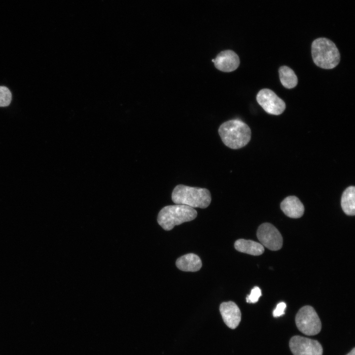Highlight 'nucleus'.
Returning a JSON list of instances; mask_svg holds the SVG:
<instances>
[{
	"label": "nucleus",
	"mask_w": 355,
	"mask_h": 355,
	"mask_svg": "<svg viewBox=\"0 0 355 355\" xmlns=\"http://www.w3.org/2000/svg\"><path fill=\"white\" fill-rule=\"evenodd\" d=\"M347 355H355V348H354L353 350Z\"/></svg>",
	"instance_id": "6ab92c4d"
},
{
	"label": "nucleus",
	"mask_w": 355,
	"mask_h": 355,
	"mask_svg": "<svg viewBox=\"0 0 355 355\" xmlns=\"http://www.w3.org/2000/svg\"><path fill=\"white\" fill-rule=\"evenodd\" d=\"M295 323L300 331L307 335H316L321 328L320 320L315 309L310 306H305L298 311Z\"/></svg>",
	"instance_id": "39448f33"
},
{
	"label": "nucleus",
	"mask_w": 355,
	"mask_h": 355,
	"mask_svg": "<svg viewBox=\"0 0 355 355\" xmlns=\"http://www.w3.org/2000/svg\"><path fill=\"white\" fill-rule=\"evenodd\" d=\"M235 249L241 252L252 255H260L264 251V248L260 243L245 239H239L234 244Z\"/></svg>",
	"instance_id": "ddd939ff"
},
{
	"label": "nucleus",
	"mask_w": 355,
	"mask_h": 355,
	"mask_svg": "<svg viewBox=\"0 0 355 355\" xmlns=\"http://www.w3.org/2000/svg\"><path fill=\"white\" fill-rule=\"evenodd\" d=\"M197 211L193 208L181 204L167 206L159 212L157 222L165 230H172L176 225L194 219Z\"/></svg>",
	"instance_id": "20e7f679"
},
{
	"label": "nucleus",
	"mask_w": 355,
	"mask_h": 355,
	"mask_svg": "<svg viewBox=\"0 0 355 355\" xmlns=\"http://www.w3.org/2000/svg\"><path fill=\"white\" fill-rule=\"evenodd\" d=\"M257 237L260 244L271 250H278L283 246V237L279 231L272 224L264 223L257 231Z\"/></svg>",
	"instance_id": "0eeeda50"
},
{
	"label": "nucleus",
	"mask_w": 355,
	"mask_h": 355,
	"mask_svg": "<svg viewBox=\"0 0 355 355\" xmlns=\"http://www.w3.org/2000/svg\"><path fill=\"white\" fill-rule=\"evenodd\" d=\"M341 205L343 212L348 215L355 214V187L350 186L343 192Z\"/></svg>",
	"instance_id": "4468645a"
},
{
	"label": "nucleus",
	"mask_w": 355,
	"mask_h": 355,
	"mask_svg": "<svg viewBox=\"0 0 355 355\" xmlns=\"http://www.w3.org/2000/svg\"><path fill=\"white\" fill-rule=\"evenodd\" d=\"M176 264L179 270L186 272L199 271L202 266L201 259L194 253L181 256L177 260Z\"/></svg>",
	"instance_id": "f8f14e48"
},
{
	"label": "nucleus",
	"mask_w": 355,
	"mask_h": 355,
	"mask_svg": "<svg viewBox=\"0 0 355 355\" xmlns=\"http://www.w3.org/2000/svg\"><path fill=\"white\" fill-rule=\"evenodd\" d=\"M261 295V289L258 287L255 286L251 289L250 294L247 295L246 301L248 303H255L258 301Z\"/></svg>",
	"instance_id": "f3484780"
},
{
	"label": "nucleus",
	"mask_w": 355,
	"mask_h": 355,
	"mask_svg": "<svg viewBox=\"0 0 355 355\" xmlns=\"http://www.w3.org/2000/svg\"><path fill=\"white\" fill-rule=\"evenodd\" d=\"M279 76L282 84L286 88L295 87L298 83V79L294 71L289 67L283 66L279 69Z\"/></svg>",
	"instance_id": "2eb2a0df"
},
{
	"label": "nucleus",
	"mask_w": 355,
	"mask_h": 355,
	"mask_svg": "<svg viewBox=\"0 0 355 355\" xmlns=\"http://www.w3.org/2000/svg\"><path fill=\"white\" fill-rule=\"evenodd\" d=\"M281 209L288 217L298 218L304 212V207L300 200L295 196L286 197L281 203Z\"/></svg>",
	"instance_id": "9b49d317"
},
{
	"label": "nucleus",
	"mask_w": 355,
	"mask_h": 355,
	"mask_svg": "<svg viewBox=\"0 0 355 355\" xmlns=\"http://www.w3.org/2000/svg\"><path fill=\"white\" fill-rule=\"evenodd\" d=\"M219 310L224 323L228 327L235 329L239 325L241 320V313L234 302L222 303Z\"/></svg>",
	"instance_id": "9d476101"
},
{
	"label": "nucleus",
	"mask_w": 355,
	"mask_h": 355,
	"mask_svg": "<svg viewBox=\"0 0 355 355\" xmlns=\"http://www.w3.org/2000/svg\"><path fill=\"white\" fill-rule=\"evenodd\" d=\"M286 305L284 302L279 303L273 311V315L274 317H280L284 314V310Z\"/></svg>",
	"instance_id": "a211bd4d"
},
{
	"label": "nucleus",
	"mask_w": 355,
	"mask_h": 355,
	"mask_svg": "<svg viewBox=\"0 0 355 355\" xmlns=\"http://www.w3.org/2000/svg\"><path fill=\"white\" fill-rule=\"evenodd\" d=\"M12 95L9 89L3 86H0V107L8 106L11 103Z\"/></svg>",
	"instance_id": "dca6fc26"
},
{
	"label": "nucleus",
	"mask_w": 355,
	"mask_h": 355,
	"mask_svg": "<svg viewBox=\"0 0 355 355\" xmlns=\"http://www.w3.org/2000/svg\"><path fill=\"white\" fill-rule=\"evenodd\" d=\"M218 133L224 144L234 149L246 145L250 140L251 134L248 126L238 119L223 123L218 129Z\"/></svg>",
	"instance_id": "f257e3e1"
},
{
	"label": "nucleus",
	"mask_w": 355,
	"mask_h": 355,
	"mask_svg": "<svg viewBox=\"0 0 355 355\" xmlns=\"http://www.w3.org/2000/svg\"><path fill=\"white\" fill-rule=\"evenodd\" d=\"M215 67L223 72H231L236 70L240 65V59L233 51L227 50L220 52L213 59Z\"/></svg>",
	"instance_id": "1a4fd4ad"
},
{
	"label": "nucleus",
	"mask_w": 355,
	"mask_h": 355,
	"mask_svg": "<svg viewBox=\"0 0 355 355\" xmlns=\"http://www.w3.org/2000/svg\"><path fill=\"white\" fill-rule=\"evenodd\" d=\"M256 101L266 112L271 114H281L285 108L284 102L269 89L260 90L256 95Z\"/></svg>",
	"instance_id": "423d86ee"
},
{
	"label": "nucleus",
	"mask_w": 355,
	"mask_h": 355,
	"mask_svg": "<svg viewBox=\"0 0 355 355\" xmlns=\"http://www.w3.org/2000/svg\"><path fill=\"white\" fill-rule=\"evenodd\" d=\"M172 199L176 204L205 209L211 203V195L206 188L179 184L174 189Z\"/></svg>",
	"instance_id": "f03ea898"
},
{
	"label": "nucleus",
	"mask_w": 355,
	"mask_h": 355,
	"mask_svg": "<svg viewBox=\"0 0 355 355\" xmlns=\"http://www.w3.org/2000/svg\"><path fill=\"white\" fill-rule=\"evenodd\" d=\"M311 53L314 63L324 69L335 68L340 60V53L336 45L326 38L314 40L312 43Z\"/></svg>",
	"instance_id": "7ed1b4c3"
},
{
	"label": "nucleus",
	"mask_w": 355,
	"mask_h": 355,
	"mask_svg": "<svg viewBox=\"0 0 355 355\" xmlns=\"http://www.w3.org/2000/svg\"><path fill=\"white\" fill-rule=\"evenodd\" d=\"M289 346L293 355H322V347L315 340L296 335L290 339Z\"/></svg>",
	"instance_id": "6e6552de"
}]
</instances>
